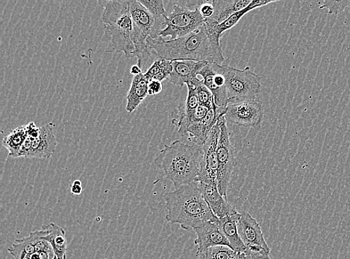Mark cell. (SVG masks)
<instances>
[{"instance_id":"obj_1","label":"cell","mask_w":350,"mask_h":259,"mask_svg":"<svg viewBox=\"0 0 350 259\" xmlns=\"http://www.w3.org/2000/svg\"><path fill=\"white\" fill-rule=\"evenodd\" d=\"M148 47L158 59L168 61L191 60L222 64L225 61L221 47L211 42L203 26L188 36L166 40L159 37L146 40Z\"/></svg>"},{"instance_id":"obj_2","label":"cell","mask_w":350,"mask_h":259,"mask_svg":"<svg viewBox=\"0 0 350 259\" xmlns=\"http://www.w3.org/2000/svg\"><path fill=\"white\" fill-rule=\"evenodd\" d=\"M164 199L167 222L180 225L185 230H194L207 222L218 221L203 197L198 182L166 193Z\"/></svg>"},{"instance_id":"obj_3","label":"cell","mask_w":350,"mask_h":259,"mask_svg":"<svg viewBox=\"0 0 350 259\" xmlns=\"http://www.w3.org/2000/svg\"><path fill=\"white\" fill-rule=\"evenodd\" d=\"M202 156V146L177 140L170 145L165 144L154 163L173 182L175 189H178L198 182Z\"/></svg>"},{"instance_id":"obj_4","label":"cell","mask_w":350,"mask_h":259,"mask_svg":"<svg viewBox=\"0 0 350 259\" xmlns=\"http://www.w3.org/2000/svg\"><path fill=\"white\" fill-rule=\"evenodd\" d=\"M97 3L104 9L102 21L105 27V36L111 43L110 52H122L127 59L135 58V50L132 39L133 23L129 1L99 0Z\"/></svg>"},{"instance_id":"obj_5","label":"cell","mask_w":350,"mask_h":259,"mask_svg":"<svg viewBox=\"0 0 350 259\" xmlns=\"http://www.w3.org/2000/svg\"><path fill=\"white\" fill-rule=\"evenodd\" d=\"M219 70L226 79L229 104L257 100L262 78L250 68L239 70L221 64Z\"/></svg>"},{"instance_id":"obj_6","label":"cell","mask_w":350,"mask_h":259,"mask_svg":"<svg viewBox=\"0 0 350 259\" xmlns=\"http://www.w3.org/2000/svg\"><path fill=\"white\" fill-rule=\"evenodd\" d=\"M221 135L217 145L218 169L217 182L219 193L227 198L228 188L232 180L236 167V156L233 145L230 141L229 128L224 116L218 120Z\"/></svg>"},{"instance_id":"obj_7","label":"cell","mask_w":350,"mask_h":259,"mask_svg":"<svg viewBox=\"0 0 350 259\" xmlns=\"http://www.w3.org/2000/svg\"><path fill=\"white\" fill-rule=\"evenodd\" d=\"M241 239L247 247V259H272L271 248L256 219L247 212L241 213L238 223Z\"/></svg>"},{"instance_id":"obj_8","label":"cell","mask_w":350,"mask_h":259,"mask_svg":"<svg viewBox=\"0 0 350 259\" xmlns=\"http://www.w3.org/2000/svg\"><path fill=\"white\" fill-rule=\"evenodd\" d=\"M205 19L202 18L200 10L190 11L176 5L167 16L165 28L162 29L159 37L176 40L193 33L203 26Z\"/></svg>"},{"instance_id":"obj_9","label":"cell","mask_w":350,"mask_h":259,"mask_svg":"<svg viewBox=\"0 0 350 259\" xmlns=\"http://www.w3.org/2000/svg\"><path fill=\"white\" fill-rule=\"evenodd\" d=\"M264 115L263 104L258 100L229 104L224 113L227 122L257 131L262 126Z\"/></svg>"},{"instance_id":"obj_10","label":"cell","mask_w":350,"mask_h":259,"mask_svg":"<svg viewBox=\"0 0 350 259\" xmlns=\"http://www.w3.org/2000/svg\"><path fill=\"white\" fill-rule=\"evenodd\" d=\"M219 135H221V128L217 122L208 135L206 142L202 145L203 156L198 182H217L218 169L217 151Z\"/></svg>"},{"instance_id":"obj_11","label":"cell","mask_w":350,"mask_h":259,"mask_svg":"<svg viewBox=\"0 0 350 259\" xmlns=\"http://www.w3.org/2000/svg\"><path fill=\"white\" fill-rule=\"evenodd\" d=\"M219 66L216 63L208 64L200 72L199 76L202 77L203 83L213 93L215 103L224 115L225 111L229 105L228 99L226 79L223 75Z\"/></svg>"},{"instance_id":"obj_12","label":"cell","mask_w":350,"mask_h":259,"mask_svg":"<svg viewBox=\"0 0 350 259\" xmlns=\"http://www.w3.org/2000/svg\"><path fill=\"white\" fill-rule=\"evenodd\" d=\"M200 190L211 211L219 218L237 213L236 208L229 204L226 197L219 193L217 182H198Z\"/></svg>"},{"instance_id":"obj_13","label":"cell","mask_w":350,"mask_h":259,"mask_svg":"<svg viewBox=\"0 0 350 259\" xmlns=\"http://www.w3.org/2000/svg\"><path fill=\"white\" fill-rule=\"evenodd\" d=\"M217 221L207 222L193 230L197 234V238L195 239L194 244L198 247V252L214 247H231L230 241L219 228Z\"/></svg>"},{"instance_id":"obj_14","label":"cell","mask_w":350,"mask_h":259,"mask_svg":"<svg viewBox=\"0 0 350 259\" xmlns=\"http://www.w3.org/2000/svg\"><path fill=\"white\" fill-rule=\"evenodd\" d=\"M172 62L174 68L172 74L170 75L167 81L178 86H184L191 83L197 79L199 72L204 68L208 64L206 62H195L191 60H177Z\"/></svg>"},{"instance_id":"obj_15","label":"cell","mask_w":350,"mask_h":259,"mask_svg":"<svg viewBox=\"0 0 350 259\" xmlns=\"http://www.w3.org/2000/svg\"><path fill=\"white\" fill-rule=\"evenodd\" d=\"M54 126L48 124L40 127V135L32 142L29 158L49 159L53 156L58 144L53 133Z\"/></svg>"},{"instance_id":"obj_16","label":"cell","mask_w":350,"mask_h":259,"mask_svg":"<svg viewBox=\"0 0 350 259\" xmlns=\"http://www.w3.org/2000/svg\"><path fill=\"white\" fill-rule=\"evenodd\" d=\"M240 217L241 213L238 212L237 213L219 218V219L218 218L217 223L224 236L230 241L231 248L235 252L244 255L246 253L247 247L244 245L239 234L238 223Z\"/></svg>"},{"instance_id":"obj_17","label":"cell","mask_w":350,"mask_h":259,"mask_svg":"<svg viewBox=\"0 0 350 259\" xmlns=\"http://www.w3.org/2000/svg\"><path fill=\"white\" fill-rule=\"evenodd\" d=\"M46 233L44 230L31 232L28 237L16 240L8 251L15 259H25L28 256L36 253L38 243Z\"/></svg>"},{"instance_id":"obj_18","label":"cell","mask_w":350,"mask_h":259,"mask_svg":"<svg viewBox=\"0 0 350 259\" xmlns=\"http://www.w3.org/2000/svg\"><path fill=\"white\" fill-rule=\"evenodd\" d=\"M150 81L144 77V74L134 77L131 86L126 96V110L133 113L143 103L148 94V85Z\"/></svg>"},{"instance_id":"obj_19","label":"cell","mask_w":350,"mask_h":259,"mask_svg":"<svg viewBox=\"0 0 350 259\" xmlns=\"http://www.w3.org/2000/svg\"><path fill=\"white\" fill-rule=\"evenodd\" d=\"M43 230L47 232L44 239L50 243L55 256L60 259H67L68 242L66 232L64 229L55 223H51L43 226Z\"/></svg>"},{"instance_id":"obj_20","label":"cell","mask_w":350,"mask_h":259,"mask_svg":"<svg viewBox=\"0 0 350 259\" xmlns=\"http://www.w3.org/2000/svg\"><path fill=\"white\" fill-rule=\"evenodd\" d=\"M252 0H213L215 13L213 19L218 23H221L232 14L247 8Z\"/></svg>"},{"instance_id":"obj_21","label":"cell","mask_w":350,"mask_h":259,"mask_svg":"<svg viewBox=\"0 0 350 259\" xmlns=\"http://www.w3.org/2000/svg\"><path fill=\"white\" fill-rule=\"evenodd\" d=\"M139 2L153 16L154 19V29L151 36L152 39L159 38V33L165 26L168 14L165 10L164 2L162 0H139Z\"/></svg>"},{"instance_id":"obj_22","label":"cell","mask_w":350,"mask_h":259,"mask_svg":"<svg viewBox=\"0 0 350 259\" xmlns=\"http://www.w3.org/2000/svg\"><path fill=\"white\" fill-rule=\"evenodd\" d=\"M275 0L273 1H262V0H252L251 3L245 8V9L234 13L231 16L230 18H228L221 23L216 24V31L219 37H222V35L227 30H230L233 28L236 24H237L244 15L252 10L258 9V8L263 7L273 3H275Z\"/></svg>"},{"instance_id":"obj_23","label":"cell","mask_w":350,"mask_h":259,"mask_svg":"<svg viewBox=\"0 0 350 259\" xmlns=\"http://www.w3.org/2000/svg\"><path fill=\"white\" fill-rule=\"evenodd\" d=\"M27 137V126H21L16 128L4 137L3 145L10 152V156L18 158L23 144Z\"/></svg>"},{"instance_id":"obj_24","label":"cell","mask_w":350,"mask_h":259,"mask_svg":"<svg viewBox=\"0 0 350 259\" xmlns=\"http://www.w3.org/2000/svg\"><path fill=\"white\" fill-rule=\"evenodd\" d=\"M173 70L172 62L157 59L144 74L149 81L154 79L162 83L163 81L167 80Z\"/></svg>"},{"instance_id":"obj_25","label":"cell","mask_w":350,"mask_h":259,"mask_svg":"<svg viewBox=\"0 0 350 259\" xmlns=\"http://www.w3.org/2000/svg\"><path fill=\"white\" fill-rule=\"evenodd\" d=\"M197 257L198 259H247L243 254L226 246L210 247L201 252L198 251Z\"/></svg>"},{"instance_id":"obj_26","label":"cell","mask_w":350,"mask_h":259,"mask_svg":"<svg viewBox=\"0 0 350 259\" xmlns=\"http://www.w3.org/2000/svg\"><path fill=\"white\" fill-rule=\"evenodd\" d=\"M191 83L196 90L200 105L209 109L213 108L215 102L213 94L204 85L202 79H195Z\"/></svg>"},{"instance_id":"obj_27","label":"cell","mask_w":350,"mask_h":259,"mask_svg":"<svg viewBox=\"0 0 350 259\" xmlns=\"http://www.w3.org/2000/svg\"><path fill=\"white\" fill-rule=\"evenodd\" d=\"M350 6V0H341V1H332L327 0L320 6V9H327L330 14L337 15L345 11Z\"/></svg>"},{"instance_id":"obj_28","label":"cell","mask_w":350,"mask_h":259,"mask_svg":"<svg viewBox=\"0 0 350 259\" xmlns=\"http://www.w3.org/2000/svg\"><path fill=\"white\" fill-rule=\"evenodd\" d=\"M207 1H204V0H180V1L174 2V5L183 7L186 10H189L190 11H195L197 10H200V7L206 3Z\"/></svg>"},{"instance_id":"obj_29","label":"cell","mask_w":350,"mask_h":259,"mask_svg":"<svg viewBox=\"0 0 350 259\" xmlns=\"http://www.w3.org/2000/svg\"><path fill=\"white\" fill-rule=\"evenodd\" d=\"M200 12L202 18L204 19H210L213 18L215 13V8L213 4V1H207L206 3L203 4L200 7Z\"/></svg>"},{"instance_id":"obj_30","label":"cell","mask_w":350,"mask_h":259,"mask_svg":"<svg viewBox=\"0 0 350 259\" xmlns=\"http://www.w3.org/2000/svg\"><path fill=\"white\" fill-rule=\"evenodd\" d=\"M162 83L158 80H150L148 85V94L150 96H156L162 91Z\"/></svg>"},{"instance_id":"obj_31","label":"cell","mask_w":350,"mask_h":259,"mask_svg":"<svg viewBox=\"0 0 350 259\" xmlns=\"http://www.w3.org/2000/svg\"><path fill=\"white\" fill-rule=\"evenodd\" d=\"M27 126V136L33 141L40 135V127H38L34 122H30Z\"/></svg>"},{"instance_id":"obj_32","label":"cell","mask_w":350,"mask_h":259,"mask_svg":"<svg viewBox=\"0 0 350 259\" xmlns=\"http://www.w3.org/2000/svg\"><path fill=\"white\" fill-rule=\"evenodd\" d=\"M55 254L48 252H36L29 255L25 259H53Z\"/></svg>"},{"instance_id":"obj_33","label":"cell","mask_w":350,"mask_h":259,"mask_svg":"<svg viewBox=\"0 0 350 259\" xmlns=\"http://www.w3.org/2000/svg\"><path fill=\"white\" fill-rule=\"evenodd\" d=\"M70 191L75 195H80L81 192H83V186H81L80 180H77L72 182L70 185Z\"/></svg>"},{"instance_id":"obj_34","label":"cell","mask_w":350,"mask_h":259,"mask_svg":"<svg viewBox=\"0 0 350 259\" xmlns=\"http://www.w3.org/2000/svg\"><path fill=\"white\" fill-rule=\"evenodd\" d=\"M130 74H133L134 77L140 75L144 74L142 69L137 66V64H135V66H132L131 69H130Z\"/></svg>"},{"instance_id":"obj_35","label":"cell","mask_w":350,"mask_h":259,"mask_svg":"<svg viewBox=\"0 0 350 259\" xmlns=\"http://www.w3.org/2000/svg\"><path fill=\"white\" fill-rule=\"evenodd\" d=\"M53 259H60V258H59L58 257H57V256H55V257H54V258H53Z\"/></svg>"}]
</instances>
